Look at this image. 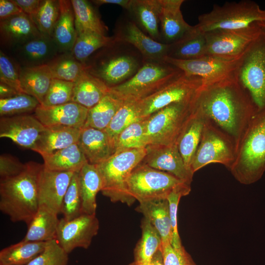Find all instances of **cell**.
Listing matches in <instances>:
<instances>
[{
  "label": "cell",
  "mask_w": 265,
  "mask_h": 265,
  "mask_svg": "<svg viewBox=\"0 0 265 265\" xmlns=\"http://www.w3.org/2000/svg\"><path fill=\"white\" fill-rule=\"evenodd\" d=\"M234 73L213 82L202 83L193 106L195 110L227 133L237 149L256 111L250 97Z\"/></svg>",
  "instance_id": "obj_1"
},
{
  "label": "cell",
  "mask_w": 265,
  "mask_h": 265,
  "mask_svg": "<svg viewBox=\"0 0 265 265\" xmlns=\"http://www.w3.org/2000/svg\"><path fill=\"white\" fill-rule=\"evenodd\" d=\"M18 175L0 180V210L13 222L28 225L39 206L38 181L43 164L29 161Z\"/></svg>",
  "instance_id": "obj_2"
},
{
  "label": "cell",
  "mask_w": 265,
  "mask_h": 265,
  "mask_svg": "<svg viewBox=\"0 0 265 265\" xmlns=\"http://www.w3.org/2000/svg\"><path fill=\"white\" fill-rule=\"evenodd\" d=\"M144 60L142 54L133 46L114 38L92 54L84 65L87 72L110 88L130 79Z\"/></svg>",
  "instance_id": "obj_3"
},
{
  "label": "cell",
  "mask_w": 265,
  "mask_h": 265,
  "mask_svg": "<svg viewBox=\"0 0 265 265\" xmlns=\"http://www.w3.org/2000/svg\"><path fill=\"white\" fill-rule=\"evenodd\" d=\"M229 170L240 184L259 180L265 171V109L256 112L245 130Z\"/></svg>",
  "instance_id": "obj_4"
},
{
  "label": "cell",
  "mask_w": 265,
  "mask_h": 265,
  "mask_svg": "<svg viewBox=\"0 0 265 265\" xmlns=\"http://www.w3.org/2000/svg\"><path fill=\"white\" fill-rule=\"evenodd\" d=\"M183 74L164 60L145 59L130 79L109 88V91L123 101H139L157 92Z\"/></svg>",
  "instance_id": "obj_5"
},
{
  "label": "cell",
  "mask_w": 265,
  "mask_h": 265,
  "mask_svg": "<svg viewBox=\"0 0 265 265\" xmlns=\"http://www.w3.org/2000/svg\"><path fill=\"white\" fill-rule=\"evenodd\" d=\"M146 153V148L116 152L96 164L103 180L102 194L112 202L132 204L135 200L128 192L127 181L133 169L142 161Z\"/></svg>",
  "instance_id": "obj_6"
},
{
  "label": "cell",
  "mask_w": 265,
  "mask_h": 265,
  "mask_svg": "<svg viewBox=\"0 0 265 265\" xmlns=\"http://www.w3.org/2000/svg\"><path fill=\"white\" fill-rule=\"evenodd\" d=\"M262 29L238 59L234 73L256 112L265 109V30Z\"/></svg>",
  "instance_id": "obj_7"
},
{
  "label": "cell",
  "mask_w": 265,
  "mask_h": 265,
  "mask_svg": "<svg viewBox=\"0 0 265 265\" xmlns=\"http://www.w3.org/2000/svg\"><path fill=\"white\" fill-rule=\"evenodd\" d=\"M196 26L202 32L214 29H238L265 22V9L255 1L244 0L214 4L212 10L198 18Z\"/></svg>",
  "instance_id": "obj_8"
},
{
  "label": "cell",
  "mask_w": 265,
  "mask_h": 265,
  "mask_svg": "<svg viewBox=\"0 0 265 265\" xmlns=\"http://www.w3.org/2000/svg\"><path fill=\"white\" fill-rule=\"evenodd\" d=\"M194 100L171 104L147 117L146 134L148 145L177 144L193 116Z\"/></svg>",
  "instance_id": "obj_9"
},
{
  "label": "cell",
  "mask_w": 265,
  "mask_h": 265,
  "mask_svg": "<svg viewBox=\"0 0 265 265\" xmlns=\"http://www.w3.org/2000/svg\"><path fill=\"white\" fill-rule=\"evenodd\" d=\"M186 185H189L142 162L133 169L127 181L129 195L139 202L167 199L173 190Z\"/></svg>",
  "instance_id": "obj_10"
},
{
  "label": "cell",
  "mask_w": 265,
  "mask_h": 265,
  "mask_svg": "<svg viewBox=\"0 0 265 265\" xmlns=\"http://www.w3.org/2000/svg\"><path fill=\"white\" fill-rule=\"evenodd\" d=\"M237 146L221 129L206 119L201 140L190 169L193 173L211 163H219L229 170L234 162Z\"/></svg>",
  "instance_id": "obj_11"
},
{
  "label": "cell",
  "mask_w": 265,
  "mask_h": 265,
  "mask_svg": "<svg viewBox=\"0 0 265 265\" xmlns=\"http://www.w3.org/2000/svg\"><path fill=\"white\" fill-rule=\"evenodd\" d=\"M262 28L254 23L238 29H214L204 33L207 56L226 60L239 58L259 35Z\"/></svg>",
  "instance_id": "obj_12"
},
{
  "label": "cell",
  "mask_w": 265,
  "mask_h": 265,
  "mask_svg": "<svg viewBox=\"0 0 265 265\" xmlns=\"http://www.w3.org/2000/svg\"><path fill=\"white\" fill-rule=\"evenodd\" d=\"M203 83L201 78L184 73L152 95L138 101L142 118H145L174 103L193 101Z\"/></svg>",
  "instance_id": "obj_13"
},
{
  "label": "cell",
  "mask_w": 265,
  "mask_h": 265,
  "mask_svg": "<svg viewBox=\"0 0 265 265\" xmlns=\"http://www.w3.org/2000/svg\"><path fill=\"white\" fill-rule=\"evenodd\" d=\"M99 228L96 214H82L70 220L62 217L59 219L56 239L69 254L76 248H88Z\"/></svg>",
  "instance_id": "obj_14"
},
{
  "label": "cell",
  "mask_w": 265,
  "mask_h": 265,
  "mask_svg": "<svg viewBox=\"0 0 265 265\" xmlns=\"http://www.w3.org/2000/svg\"><path fill=\"white\" fill-rule=\"evenodd\" d=\"M113 36L117 40L133 46L145 60H163L167 56L170 45L153 39L137 26L127 13L121 15L117 20Z\"/></svg>",
  "instance_id": "obj_15"
},
{
  "label": "cell",
  "mask_w": 265,
  "mask_h": 265,
  "mask_svg": "<svg viewBox=\"0 0 265 265\" xmlns=\"http://www.w3.org/2000/svg\"><path fill=\"white\" fill-rule=\"evenodd\" d=\"M239 58L226 60L206 55L190 60H179L166 57L163 60L178 68L187 76L201 78L203 84H206L233 74Z\"/></svg>",
  "instance_id": "obj_16"
},
{
  "label": "cell",
  "mask_w": 265,
  "mask_h": 265,
  "mask_svg": "<svg viewBox=\"0 0 265 265\" xmlns=\"http://www.w3.org/2000/svg\"><path fill=\"white\" fill-rule=\"evenodd\" d=\"M142 162L153 168L169 173L190 185L194 173L183 160L177 144H149Z\"/></svg>",
  "instance_id": "obj_17"
},
{
  "label": "cell",
  "mask_w": 265,
  "mask_h": 265,
  "mask_svg": "<svg viewBox=\"0 0 265 265\" xmlns=\"http://www.w3.org/2000/svg\"><path fill=\"white\" fill-rule=\"evenodd\" d=\"M45 129L34 115L25 114L0 119V137L9 138L31 150Z\"/></svg>",
  "instance_id": "obj_18"
},
{
  "label": "cell",
  "mask_w": 265,
  "mask_h": 265,
  "mask_svg": "<svg viewBox=\"0 0 265 265\" xmlns=\"http://www.w3.org/2000/svg\"><path fill=\"white\" fill-rule=\"evenodd\" d=\"M74 174L51 170L43 164L38 181L39 205L47 206L57 214L60 213L63 197Z\"/></svg>",
  "instance_id": "obj_19"
},
{
  "label": "cell",
  "mask_w": 265,
  "mask_h": 265,
  "mask_svg": "<svg viewBox=\"0 0 265 265\" xmlns=\"http://www.w3.org/2000/svg\"><path fill=\"white\" fill-rule=\"evenodd\" d=\"M88 109L71 102L59 106L39 105L34 115L46 128L66 127L81 129L85 122Z\"/></svg>",
  "instance_id": "obj_20"
},
{
  "label": "cell",
  "mask_w": 265,
  "mask_h": 265,
  "mask_svg": "<svg viewBox=\"0 0 265 265\" xmlns=\"http://www.w3.org/2000/svg\"><path fill=\"white\" fill-rule=\"evenodd\" d=\"M41 35L29 16L24 13L0 21V50L6 53Z\"/></svg>",
  "instance_id": "obj_21"
},
{
  "label": "cell",
  "mask_w": 265,
  "mask_h": 265,
  "mask_svg": "<svg viewBox=\"0 0 265 265\" xmlns=\"http://www.w3.org/2000/svg\"><path fill=\"white\" fill-rule=\"evenodd\" d=\"M59 53L53 38L42 35L7 54L21 67H32L47 64Z\"/></svg>",
  "instance_id": "obj_22"
},
{
  "label": "cell",
  "mask_w": 265,
  "mask_h": 265,
  "mask_svg": "<svg viewBox=\"0 0 265 265\" xmlns=\"http://www.w3.org/2000/svg\"><path fill=\"white\" fill-rule=\"evenodd\" d=\"M184 0H160V43L171 44L181 38L193 26L184 20L181 7Z\"/></svg>",
  "instance_id": "obj_23"
},
{
  "label": "cell",
  "mask_w": 265,
  "mask_h": 265,
  "mask_svg": "<svg viewBox=\"0 0 265 265\" xmlns=\"http://www.w3.org/2000/svg\"><path fill=\"white\" fill-rule=\"evenodd\" d=\"M77 143L87 161L92 164L105 161L115 153L114 144L105 130L83 127Z\"/></svg>",
  "instance_id": "obj_24"
},
{
  "label": "cell",
  "mask_w": 265,
  "mask_h": 265,
  "mask_svg": "<svg viewBox=\"0 0 265 265\" xmlns=\"http://www.w3.org/2000/svg\"><path fill=\"white\" fill-rule=\"evenodd\" d=\"M160 0H131L126 10L142 31L159 42H160Z\"/></svg>",
  "instance_id": "obj_25"
},
{
  "label": "cell",
  "mask_w": 265,
  "mask_h": 265,
  "mask_svg": "<svg viewBox=\"0 0 265 265\" xmlns=\"http://www.w3.org/2000/svg\"><path fill=\"white\" fill-rule=\"evenodd\" d=\"M80 132V129L74 128H46L31 150L42 157L51 154L77 143Z\"/></svg>",
  "instance_id": "obj_26"
},
{
  "label": "cell",
  "mask_w": 265,
  "mask_h": 265,
  "mask_svg": "<svg viewBox=\"0 0 265 265\" xmlns=\"http://www.w3.org/2000/svg\"><path fill=\"white\" fill-rule=\"evenodd\" d=\"M82 214H96V196L103 188V180L96 165L86 162L78 172Z\"/></svg>",
  "instance_id": "obj_27"
},
{
  "label": "cell",
  "mask_w": 265,
  "mask_h": 265,
  "mask_svg": "<svg viewBox=\"0 0 265 265\" xmlns=\"http://www.w3.org/2000/svg\"><path fill=\"white\" fill-rule=\"evenodd\" d=\"M136 210L142 213L158 231L162 243H171L172 230L167 199L139 202Z\"/></svg>",
  "instance_id": "obj_28"
},
{
  "label": "cell",
  "mask_w": 265,
  "mask_h": 265,
  "mask_svg": "<svg viewBox=\"0 0 265 265\" xmlns=\"http://www.w3.org/2000/svg\"><path fill=\"white\" fill-rule=\"evenodd\" d=\"M60 13L52 38L60 53L72 51L77 38L75 15L71 0H59Z\"/></svg>",
  "instance_id": "obj_29"
},
{
  "label": "cell",
  "mask_w": 265,
  "mask_h": 265,
  "mask_svg": "<svg viewBox=\"0 0 265 265\" xmlns=\"http://www.w3.org/2000/svg\"><path fill=\"white\" fill-rule=\"evenodd\" d=\"M53 79L47 64L21 67L20 80L23 93L35 98L41 105Z\"/></svg>",
  "instance_id": "obj_30"
},
{
  "label": "cell",
  "mask_w": 265,
  "mask_h": 265,
  "mask_svg": "<svg viewBox=\"0 0 265 265\" xmlns=\"http://www.w3.org/2000/svg\"><path fill=\"white\" fill-rule=\"evenodd\" d=\"M109 91V87L104 82L85 70L75 82L72 102L89 109Z\"/></svg>",
  "instance_id": "obj_31"
},
{
  "label": "cell",
  "mask_w": 265,
  "mask_h": 265,
  "mask_svg": "<svg viewBox=\"0 0 265 265\" xmlns=\"http://www.w3.org/2000/svg\"><path fill=\"white\" fill-rule=\"evenodd\" d=\"M58 214L47 206L39 205L38 210L27 225L25 241H48L56 239L59 221Z\"/></svg>",
  "instance_id": "obj_32"
},
{
  "label": "cell",
  "mask_w": 265,
  "mask_h": 265,
  "mask_svg": "<svg viewBox=\"0 0 265 265\" xmlns=\"http://www.w3.org/2000/svg\"><path fill=\"white\" fill-rule=\"evenodd\" d=\"M167 57L179 60L199 58L206 54L204 33L196 26L175 42L169 44Z\"/></svg>",
  "instance_id": "obj_33"
},
{
  "label": "cell",
  "mask_w": 265,
  "mask_h": 265,
  "mask_svg": "<svg viewBox=\"0 0 265 265\" xmlns=\"http://www.w3.org/2000/svg\"><path fill=\"white\" fill-rule=\"evenodd\" d=\"M42 157L45 168L56 171L79 172L88 162L77 143Z\"/></svg>",
  "instance_id": "obj_34"
},
{
  "label": "cell",
  "mask_w": 265,
  "mask_h": 265,
  "mask_svg": "<svg viewBox=\"0 0 265 265\" xmlns=\"http://www.w3.org/2000/svg\"><path fill=\"white\" fill-rule=\"evenodd\" d=\"M75 15L77 34L90 31L106 35L108 30L96 9L90 1L71 0Z\"/></svg>",
  "instance_id": "obj_35"
},
{
  "label": "cell",
  "mask_w": 265,
  "mask_h": 265,
  "mask_svg": "<svg viewBox=\"0 0 265 265\" xmlns=\"http://www.w3.org/2000/svg\"><path fill=\"white\" fill-rule=\"evenodd\" d=\"M205 120L206 118L194 109L193 116L177 143L178 150L185 164L190 170L193 158L201 140Z\"/></svg>",
  "instance_id": "obj_36"
},
{
  "label": "cell",
  "mask_w": 265,
  "mask_h": 265,
  "mask_svg": "<svg viewBox=\"0 0 265 265\" xmlns=\"http://www.w3.org/2000/svg\"><path fill=\"white\" fill-rule=\"evenodd\" d=\"M123 103L109 91L97 104L88 109L83 127L105 130Z\"/></svg>",
  "instance_id": "obj_37"
},
{
  "label": "cell",
  "mask_w": 265,
  "mask_h": 265,
  "mask_svg": "<svg viewBox=\"0 0 265 265\" xmlns=\"http://www.w3.org/2000/svg\"><path fill=\"white\" fill-rule=\"evenodd\" d=\"M47 241H21L0 251V265H26L44 250Z\"/></svg>",
  "instance_id": "obj_38"
},
{
  "label": "cell",
  "mask_w": 265,
  "mask_h": 265,
  "mask_svg": "<svg viewBox=\"0 0 265 265\" xmlns=\"http://www.w3.org/2000/svg\"><path fill=\"white\" fill-rule=\"evenodd\" d=\"M53 79L75 82L85 71L71 52L59 53L47 64Z\"/></svg>",
  "instance_id": "obj_39"
},
{
  "label": "cell",
  "mask_w": 265,
  "mask_h": 265,
  "mask_svg": "<svg viewBox=\"0 0 265 265\" xmlns=\"http://www.w3.org/2000/svg\"><path fill=\"white\" fill-rule=\"evenodd\" d=\"M141 227L142 236L134 250V261L147 263L160 249L162 240L158 231L145 217L141 221Z\"/></svg>",
  "instance_id": "obj_40"
},
{
  "label": "cell",
  "mask_w": 265,
  "mask_h": 265,
  "mask_svg": "<svg viewBox=\"0 0 265 265\" xmlns=\"http://www.w3.org/2000/svg\"><path fill=\"white\" fill-rule=\"evenodd\" d=\"M114 40V37L86 31L77 34V38L71 51L73 55L84 64L95 52Z\"/></svg>",
  "instance_id": "obj_41"
},
{
  "label": "cell",
  "mask_w": 265,
  "mask_h": 265,
  "mask_svg": "<svg viewBox=\"0 0 265 265\" xmlns=\"http://www.w3.org/2000/svg\"><path fill=\"white\" fill-rule=\"evenodd\" d=\"M138 101H126L105 130L114 144L118 134L132 124L142 120Z\"/></svg>",
  "instance_id": "obj_42"
},
{
  "label": "cell",
  "mask_w": 265,
  "mask_h": 265,
  "mask_svg": "<svg viewBox=\"0 0 265 265\" xmlns=\"http://www.w3.org/2000/svg\"><path fill=\"white\" fill-rule=\"evenodd\" d=\"M147 118L132 124L118 134L114 141L115 153L145 148L148 145L146 134Z\"/></svg>",
  "instance_id": "obj_43"
},
{
  "label": "cell",
  "mask_w": 265,
  "mask_h": 265,
  "mask_svg": "<svg viewBox=\"0 0 265 265\" xmlns=\"http://www.w3.org/2000/svg\"><path fill=\"white\" fill-rule=\"evenodd\" d=\"M59 13V0H42L37 12L29 17L42 35L52 37Z\"/></svg>",
  "instance_id": "obj_44"
},
{
  "label": "cell",
  "mask_w": 265,
  "mask_h": 265,
  "mask_svg": "<svg viewBox=\"0 0 265 265\" xmlns=\"http://www.w3.org/2000/svg\"><path fill=\"white\" fill-rule=\"evenodd\" d=\"M40 105L34 97L20 93L12 97L0 99V117H8L34 111Z\"/></svg>",
  "instance_id": "obj_45"
},
{
  "label": "cell",
  "mask_w": 265,
  "mask_h": 265,
  "mask_svg": "<svg viewBox=\"0 0 265 265\" xmlns=\"http://www.w3.org/2000/svg\"><path fill=\"white\" fill-rule=\"evenodd\" d=\"M66 220H72L82 214L78 172L74 173L63 199L61 212Z\"/></svg>",
  "instance_id": "obj_46"
},
{
  "label": "cell",
  "mask_w": 265,
  "mask_h": 265,
  "mask_svg": "<svg viewBox=\"0 0 265 265\" xmlns=\"http://www.w3.org/2000/svg\"><path fill=\"white\" fill-rule=\"evenodd\" d=\"M75 82L53 79L40 106L50 107L72 102Z\"/></svg>",
  "instance_id": "obj_47"
},
{
  "label": "cell",
  "mask_w": 265,
  "mask_h": 265,
  "mask_svg": "<svg viewBox=\"0 0 265 265\" xmlns=\"http://www.w3.org/2000/svg\"><path fill=\"white\" fill-rule=\"evenodd\" d=\"M68 254L56 239L47 241L44 250L26 265H67Z\"/></svg>",
  "instance_id": "obj_48"
},
{
  "label": "cell",
  "mask_w": 265,
  "mask_h": 265,
  "mask_svg": "<svg viewBox=\"0 0 265 265\" xmlns=\"http://www.w3.org/2000/svg\"><path fill=\"white\" fill-rule=\"evenodd\" d=\"M21 67L12 57L0 50V82L5 83L23 93L20 80Z\"/></svg>",
  "instance_id": "obj_49"
},
{
  "label": "cell",
  "mask_w": 265,
  "mask_h": 265,
  "mask_svg": "<svg viewBox=\"0 0 265 265\" xmlns=\"http://www.w3.org/2000/svg\"><path fill=\"white\" fill-rule=\"evenodd\" d=\"M191 191L190 185H186L173 190L168 196L170 216L172 230V238L171 244L177 248L183 245L178 233L177 226V211L180 198L188 195Z\"/></svg>",
  "instance_id": "obj_50"
},
{
  "label": "cell",
  "mask_w": 265,
  "mask_h": 265,
  "mask_svg": "<svg viewBox=\"0 0 265 265\" xmlns=\"http://www.w3.org/2000/svg\"><path fill=\"white\" fill-rule=\"evenodd\" d=\"M160 250L164 265H196L183 245L175 248L169 242L162 243Z\"/></svg>",
  "instance_id": "obj_51"
},
{
  "label": "cell",
  "mask_w": 265,
  "mask_h": 265,
  "mask_svg": "<svg viewBox=\"0 0 265 265\" xmlns=\"http://www.w3.org/2000/svg\"><path fill=\"white\" fill-rule=\"evenodd\" d=\"M26 165V163H22L12 156L6 154L0 155V180L12 178L18 175L25 169Z\"/></svg>",
  "instance_id": "obj_52"
},
{
  "label": "cell",
  "mask_w": 265,
  "mask_h": 265,
  "mask_svg": "<svg viewBox=\"0 0 265 265\" xmlns=\"http://www.w3.org/2000/svg\"><path fill=\"white\" fill-rule=\"evenodd\" d=\"M24 13L13 0H0V21Z\"/></svg>",
  "instance_id": "obj_53"
},
{
  "label": "cell",
  "mask_w": 265,
  "mask_h": 265,
  "mask_svg": "<svg viewBox=\"0 0 265 265\" xmlns=\"http://www.w3.org/2000/svg\"><path fill=\"white\" fill-rule=\"evenodd\" d=\"M26 14L31 16L39 8L42 0H13Z\"/></svg>",
  "instance_id": "obj_54"
},
{
  "label": "cell",
  "mask_w": 265,
  "mask_h": 265,
  "mask_svg": "<svg viewBox=\"0 0 265 265\" xmlns=\"http://www.w3.org/2000/svg\"><path fill=\"white\" fill-rule=\"evenodd\" d=\"M90 1L96 6L105 4H115L122 7L126 10L129 7L131 0H93Z\"/></svg>",
  "instance_id": "obj_55"
},
{
  "label": "cell",
  "mask_w": 265,
  "mask_h": 265,
  "mask_svg": "<svg viewBox=\"0 0 265 265\" xmlns=\"http://www.w3.org/2000/svg\"><path fill=\"white\" fill-rule=\"evenodd\" d=\"M12 87L2 82H0V99L12 97L20 94Z\"/></svg>",
  "instance_id": "obj_56"
},
{
  "label": "cell",
  "mask_w": 265,
  "mask_h": 265,
  "mask_svg": "<svg viewBox=\"0 0 265 265\" xmlns=\"http://www.w3.org/2000/svg\"><path fill=\"white\" fill-rule=\"evenodd\" d=\"M129 265H164L161 252L159 249L149 262L140 263L134 261Z\"/></svg>",
  "instance_id": "obj_57"
},
{
  "label": "cell",
  "mask_w": 265,
  "mask_h": 265,
  "mask_svg": "<svg viewBox=\"0 0 265 265\" xmlns=\"http://www.w3.org/2000/svg\"><path fill=\"white\" fill-rule=\"evenodd\" d=\"M262 29L265 30V22L256 23Z\"/></svg>",
  "instance_id": "obj_58"
}]
</instances>
